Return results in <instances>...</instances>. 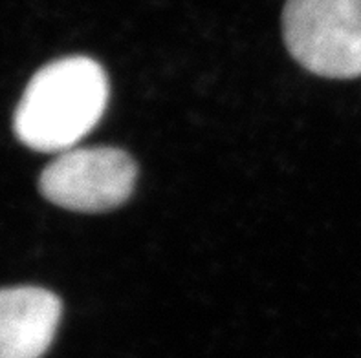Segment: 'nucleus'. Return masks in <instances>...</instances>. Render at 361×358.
Segmentation results:
<instances>
[{
  "label": "nucleus",
  "mask_w": 361,
  "mask_h": 358,
  "mask_svg": "<svg viewBox=\"0 0 361 358\" xmlns=\"http://www.w3.org/2000/svg\"><path fill=\"white\" fill-rule=\"evenodd\" d=\"M109 103V79L88 57L46 64L27 82L13 115V130L27 148L57 154L72 150L97 127Z\"/></svg>",
  "instance_id": "obj_1"
},
{
  "label": "nucleus",
  "mask_w": 361,
  "mask_h": 358,
  "mask_svg": "<svg viewBox=\"0 0 361 358\" xmlns=\"http://www.w3.org/2000/svg\"><path fill=\"white\" fill-rule=\"evenodd\" d=\"M283 35L308 72L330 79L361 75V0H286Z\"/></svg>",
  "instance_id": "obj_2"
},
{
  "label": "nucleus",
  "mask_w": 361,
  "mask_h": 358,
  "mask_svg": "<svg viewBox=\"0 0 361 358\" xmlns=\"http://www.w3.org/2000/svg\"><path fill=\"white\" fill-rule=\"evenodd\" d=\"M134 159L119 148H72L51 161L39 177L50 203L75 212H105L130 198L136 185Z\"/></svg>",
  "instance_id": "obj_3"
},
{
  "label": "nucleus",
  "mask_w": 361,
  "mask_h": 358,
  "mask_svg": "<svg viewBox=\"0 0 361 358\" xmlns=\"http://www.w3.org/2000/svg\"><path fill=\"white\" fill-rule=\"evenodd\" d=\"M63 314L59 296L41 287L0 289V358H42Z\"/></svg>",
  "instance_id": "obj_4"
}]
</instances>
